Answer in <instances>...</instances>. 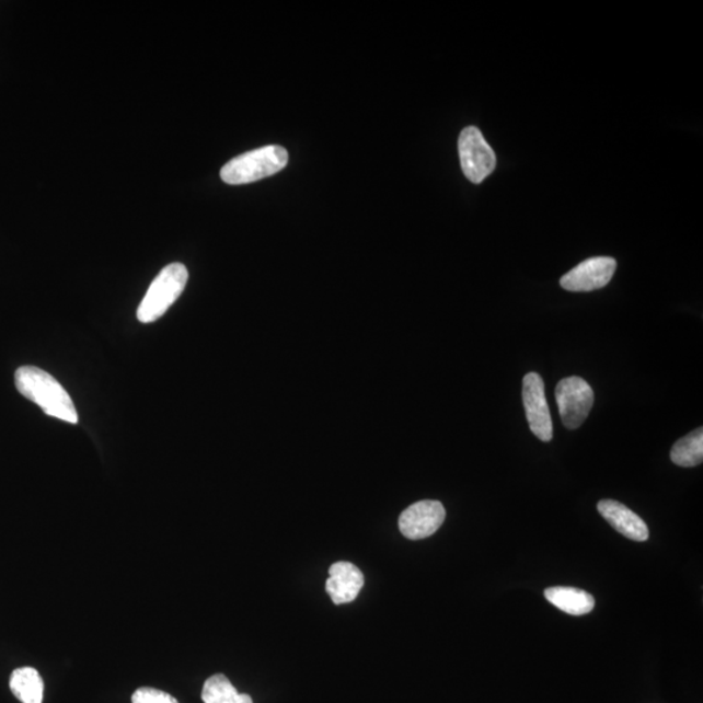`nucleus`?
Returning <instances> with one entry per match:
<instances>
[{
	"label": "nucleus",
	"mask_w": 703,
	"mask_h": 703,
	"mask_svg": "<svg viewBox=\"0 0 703 703\" xmlns=\"http://www.w3.org/2000/svg\"><path fill=\"white\" fill-rule=\"evenodd\" d=\"M15 382L20 394L39 405L47 416L72 425L79 423L71 396L47 371L36 367L19 368Z\"/></svg>",
	"instance_id": "obj_1"
},
{
	"label": "nucleus",
	"mask_w": 703,
	"mask_h": 703,
	"mask_svg": "<svg viewBox=\"0 0 703 703\" xmlns=\"http://www.w3.org/2000/svg\"><path fill=\"white\" fill-rule=\"evenodd\" d=\"M445 520L446 509L442 503L422 500L406 508L400 515L399 529L408 540H424L436 533Z\"/></svg>",
	"instance_id": "obj_7"
},
{
	"label": "nucleus",
	"mask_w": 703,
	"mask_h": 703,
	"mask_svg": "<svg viewBox=\"0 0 703 703\" xmlns=\"http://www.w3.org/2000/svg\"><path fill=\"white\" fill-rule=\"evenodd\" d=\"M671 460L682 468L698 466L703 461V429L692 431L678 440L671 450Z\"/></svg>",
	"instance_id": "obj_13"
},
{
	"label": "nucleus",
	"mask_w": 703,
	"mask_h": 703,
	"mask_svg": "<svg viewBox=\"0 0 703 703\" xmlns=\"http://www.w3.org/2000/svg\"><path fill=\"white\" fill-rule=\"evenodd\" d=\"M616 261L611 257H592L563 275L561 286L571 292H591L609 285L616 272Z\"/></svg>",
	"instance_id": "obj_8"
},
{
	"label": "nucleus",
	"mask_w": 703,
	"mask_h": 703,
	"mask_svg": "<svg viewBox=\"0 0 703 703\" xmlns=\"http://www.w3.org/2000/svg\"><path fill=\"white\" fill-rule=\"evenodd\" d=\"M205 703H253L251 695L240 694L224 675H214L203 689Z\"/></svg>",
	"instance_id": "obj_14"
},
{
	"label": "nucleus",
	"mask_w": 703,
	"mask_h": 703,
	"mask_svg": "<svg viewBox=\"0 0 703 703\" xmlns=\"http://www.w3.org/2000/svg\"><path fill=\"white\" fill-rule=\"evenodd\" d=\"M544 597L555 608L574 616L586 615L596 606L595 597L590 596L588 591L565 588V586H555V588L544 590Z\"/></svg>",
	"instance_id": "obj_11"
},
{
	"label": "nucleus",
	"mask_w": 703,
	"mask_h": 703,
	"mask_svg": "<svg viewBox=\"0 0 703 703\" xmlns=\"http://www.w3.org/2000/svg\"><path fill=\"white\" fill-rule=\"evenodd\" d=\"M461 169L469 182L481 184L496 168V157L481 130L468 127L459 137Z\"/></svg>",
	"instance_id": "obj_5"
},
{
	"label": "nucleus",
	"mask_w": 703,
	"mask_h": 703,
	"mask_svg": "<svg viewBox=\"0 0 703 703\" xmlns=\"http://www.w3.org/2000/svg\"><path fill=\"white\" fill-rule=\"evenodd\" d=\"M132 703H178L169 693L154 688H140L132 695Z\"/></svg>",
	"instance_id": "obj_15"
},
{
	"label": "nucleus",
	"mask_w": 703,
	"mask_h": 703,
	"mask_svg": "<svg viewBox=\"0 0 703 703\" xmlns=\"http://www.w3.org/2000/svg\"><path fill=\"white\" fill-rule=\"evenodd\" d=\"M326 590L335 604L354 602L364 588L362 572L355 564L337 562L331 565Z\"/></svg>",
	"instance_id": "obj_9"
},
{
	"label": "nucleus",
	"mask_w": 703,
	"mask_h": 703,
	"mask_svg": "<svg viewBox=\"0 0 703 703\" xmlns=\"http://www.w3.org/2000/svg\"><path fill=\"white\" fill-rule=\"evenodd\" d=\"M188 283V270L182 264L165 266L151 283L148 293L145 295L139 309L137 320L141 323H151L160 320L161 316L181 298L185 286Z\"/></svg>",
	"instance_id": "obj_3"
},
{
	"label": "nucleus",
	"mask_w": 703,
	"mask_h": 703,
	"mask_svg": "<svg viewBox=\"0 0 703 703\" xmlns=\"http://www.w3.org/2000/svg\"><path fill=\"white\" fill-rule=\"evenodd\" d=\"M522 399L530 430L542 442H550L554 436L553 419H551L546 395H544V383L540 374L529 373L523 377Z\"/></svg>",
	"instance_id": "obj_6"
},
{
	"label": "nucleus",
	"mask_w": 703,
	"mask_h": 703,
	"mask_svg": "<svg viewBox=\"0 0 703 703\" xmlns=\"http://www.w3.org/2000/svg\"><path fill=\"white\" fill-rule=\"evenodd\" d=\"M10 688L20 702L43 703L44 701V680L32 667L18 668L13 671Z\"/></svg>",
	"instance_id": "obj_12"
},
{
	"label": "nucleus",
	"mask_w": 703,
	"mask_h": 703,
	"mask_svg": "<svg viewBox=\"0 0 703 703\" xmlns=\"http://www.w3.org/2000/svg\"><path fill=\"white\" fill-rule=\"evenodd\" d=\"M555 397L562 422L569 430L578 429L595 405V391L580 377L562 379L556 385Z\"/></svg>",
	"instance_id": "obj_4"
},
{
	"label": "nucleus",
	"mask_w": 703,
	"mask_h": 703,
	"mask_svg": "<svg viewBox=\"0 0 703 703\" xmlns=\"http://www.w3.org/2000/svg\"><path fill=\"white\" fill-rule=\"evenodd\" d=\"M287 163V150L279 145H268L233 158L220 171V177L230 185L250 184L277 174Z\"/></svg>",
	"instance_id": "obj_2"
},
{
	"label": "nucleus",
	"mask_w": 703,
	"mask_h": 703,
	"mask_svg": "<svg viewBox=\"0 0 703 703\" xmlns=\"http://www.w3.org/2000/svg\"><path fill=\"white\" fill-rule=\"evenodd\" d=\"M598 511L620 534L632 541L649 540V528L641 517L616 500L603 499L598 503Z\"/></svg>",
	"instance_id": "obj_10"
}]
</instances>
